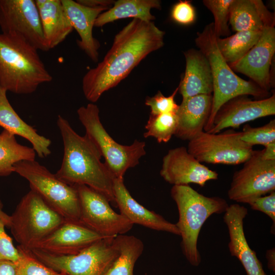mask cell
<instances>
[{
	"label": "cell",
	"mask_w": 275,
	"mask_h": 275,
	"mask_svg": "<svg viewBox=\"0 0 275 275\" xmlns=\"http://www.w3.org/2000/svg\"><path fill=\"white\" fill-rule=\"evenodd\" d=\"M164 34L153 21L133 19L116 35L102 61L84 76L86 98L95 103L118 85L149 54L163 46Z\"/></svg>",
	"instance_id": "obj_1"
},
{
	"label": "cell",
	"mask_w": 275,
	"mask_h": 275,
	"mask_svg": "<svg viewBox=\"0 0 275 275\" xmlns=\"http://www.w3.org/2000/svg\"><path fill=\"white\" fill-rule=\"evenodd\" d=\"M79 4L90 8H104L108 10L115 3L112 0H77Z\"/></svg>",
	"instance_id": "obj_38"
},
{
	"label": "cell",
	"mask_w": 275,
	"mask_h": 275,
	"mask_svg": "<svg viewBox=\"0 0 275 275\" xmlns=\"http://www.w3.org/2000/svg\"><path fill=\"white\" fill-rule=\"evenodd\" d=\"M119 254L103 275H133L135 263L144 250L143 242L134 236L115 237Z\"/></svg>",
	"instance_id": "obj_27"
},
{
	"label": "cell",
	"mask_w": 275,
	"mask_h": 275,
	"mask_svg": "<svg viewBox=\"0 0 275 275\" xmlns=\"http://www.w3.org/2000/svg\"><path fill=\"white\" fill-rule=\"evenodd\" d=\"M212 95L201 94L183 99L177 112L178 125L175 135L190 141L203 131L209 118Z\"/></svg>",
	"instance_id": "obj_21"
},
{
	"label": "cell",
	"mask_w": 275,
	"mask_h": 275,
	"mask_svg": "<svg viewBox=\"0 0 275 275\" xmlns=\"http://www.w3.org/2000/svg\"><path fill=\"white\" fill-rule=\"evenodd\" d=\"M78 119L86 130V135L94 145L115 178L123 179L127 170L139 163L146 154L144 142L135 140L130 145L115 141L108 133L100 119L99 110L93 103L77 111Z\"/></svg>",
	"instance_id": "obj_6"
},
{
	"label": "cell",
	"mask_w": 275,
	"mask_h": 275,
	"mask_svg": "<svg viewBox=\"0 0 275 275\" xmlns=\"http://www.w3.org/2000/svg\"><path fill=\"white\" fill-rule=\"evenodd\" d=\"M240 139L252 147L256 145L265 147L275 142V120L258 127H252L249 125L244 126L242 131H240Z\"/></svg>",
	"instance_id": "obj_32"
},
{
	"label": "cell",
	"mask_w": 275,
	"mask_h": 275,
	"mask_svg": "<svg viewBox=\"0 0 275 275\" xmlns=\"http://www.w3.org/2000/svg\"><path fill=\"white\" fill-rule=\"evenodd\" d=\"M240 136V131L231 129L215 134L203 131L189 141L187 150L201 163L239 164L250 158L255 151Z\"/></svg>",
	"instance_id": "obj_10"
},
{
	"label": "cell",
	"mask_w": 275,
	"mask_h": 275,
	"mask_svg": "<svg viewBox=\"0 0 275 275\" xmlns=\"http://www.w3.org/2000/svg\"><path fill=\"white\" fill-rule=\"evenodd\" d=\"M0 217L4 221L6 226L9 227L10 224V215L6 213L3 210V204L0 200Z\"/></svg>",
	"instance_id": "obj_42"
},
{
	"label": "cell",
	"mask_w": 275,
	"mask_h": 275,
	"mask_svg": "<svg viewBox=\"0 0 275 275\" xmlns=\"http://www.w3.org/2000/svg\"><path fill=\"white\" fill-rule=\"evenodd\" d=\"M154 8L161 9L160 1L119 0L108 10L99 15L94 26L102 27L115 20L127 18L152 21L155 17L151 13V10Z\"/></svg>",
	"instance_id": "obj_26"
},
{
	"label": "cell",
	"mask_w": 275,
	"mask_h": 275,
	"mask_svg": "<svg viewBox=\"0 0 275 275\" xmlns=\"http://www.w3.org/2000/svg\"><path fill=\"white\" fill-rule=\"evenodd\" d=\"M251 208L255 210L261 211L269 216L272 221L271 232L274 233L275 225V191L269 193V195L255 198L248 203Z\"/></svg>",
	"instance_id": "obj_37"
},
{
	"label": "cell",
	"mask_w": 275,
	"mask_h": 275,
	"mask_svg": "<svg viewBox=\"0 0 275 275\" xmlns=\"http://www.w3.org/2000/svg\"><path fill=\"white\" fill-rule=\"evenodd\" d=\"M66 221L36 192L30 190L10 215L9 228L19 248L28 252Z\"/></svg>",
	"instance_id": "obj_7"
},
{
	"label": "cell",
	"mask_w": 275,
	"mask_h": 275,
	"mask_svg": "<svg viewBox=\"0 0 275 275\" xmlns=\"http://www.w3.org/2000/svg\"><path fill=\"white\" fill-rule=\"evenodd\" d=\"M261 157L265 160H275V142L265 146L261 150Z\"/></svg>",
	"instance_id": "obj_40"
},
{
	"label": "cell",
	"mask_w": 275,
	"mask_h": 275,
	"mask_svg": "<svg viewBox=\"0 0 275 275\" xmlns=\"http://www.w3.org/2000/svg\"><path fill=\"white\" fill-rule=\"evenodd\" d=\"M74 186L79 199L80 224L104 237H115L131 229L133 224L115 212L104 196L85 185Z\"/></svg>",
	"instance_id": "obj_11"
},
{
	"label": "cell",
	"mask_w": 275,
	"mask_h": 275,
	"mask_svg": "<svg viewBox=\"0 0 275 275\" xmlns=\"http://www.w3.org/2000/svg\"><path fill=\"white\" fill-rule=\"evenodd\" d=\"M262 31H241L225 38L217 37L218 49L229 65L241 59L257 42Z\"/></svg>",
	"instance_id": "obj_29"
},
{
	"label": "cell",
	"mask_w": 275,
	"mask_h": 275,
	"mask_svg": "<svg viewBox=\"0 0 275 275\" xmlns=\"http://www.w3.org/2000/svg\"><path fill=\"white\" fill-rule=\"evenodd\" d=\"M217 37L212 22L206 25L201 32H198L195 39L196 45L209 63L213 79L211 110L204 128L205 132L212 128L217 111L229 100L240 95H252L262 99L269 97L268 92L234 73L218 49Z\"/></svg>",
	"instance_id": "obj_4"
},
{
	"label": "cell",
	"mask_w": 275,
	"mask_h": 275,
	"mask_svg": "<svg viewBox=\"0 0 275 275\" xmlns=\"http://www.w3.org/2000/svg\"><path fill=\"white\" fill-rule=\"evenodd\" d=\"M186 67L178 86L182 99L201 94L212 95L213 79L209 63L200 50L194 48L184 52Z\"/></svg>",
	"instance_id": "obj_22"
},
{
	"label": "cell",
	"mask_w": 275,
	"mask_h": 275,
	"mask_svg": "<svg viewBox=\"0 0 275 275\" xmlns=\"http://www.w3.org/2000/svg\"><path fill=\"white\" fill-rule=\"evenodd\" d=\"M61 2L72 26L79 36L78 46L94 62H98L100 43L93 36V28L99 15L107 9L86 7L72 0Z\"/></svg>",
	"instance_id": "obj_20"
},
{
	"label": "cell",
	"mask_w": 275,
	"mask_h": 275,
	"mask_svg": "<svg viewBox=\"0 0 275 275\" xmlns=\"http://www.w3.org/2000/svg\"><path fill=\"white\" fill-rule=\"evenodd\" d=\"M229 23L236 32L262 31L274 27V15L261 0H234L229 15Z\"/></svg>",
	"instance_id": "obj_24"
},
{
	"label": "cell",
	"mask_w": 275,
	"mask_h": 275,
	"mask_svg": "<svg viewBox=\"0 0 275 275\" xmlns=\"http://www.w3.org/2000/svg\"><path fill=\"white\" fill-rule=\"evenodd\" d=\"M7 92L0 87V126L15 135H19L29 141L40 158L48 156L51 153L49 147L51 141L38 133L33 127L19 117L10 103Z\"/></svg>",
	"instance_id": "obj_23"
},
{
	"label": "cell",
	"mask_w": 275,
	"mask_h": 275,
	"mask_svg": "<svg viewBox=\"0 0 275 275\" xmlns=\"http://www.w3.org/2000/svg\"><path fill=\"white\" fill-rule=\"evenodd\" d=\"M178 91L177 87L173 93L168 97L164 96L160 91H158L153 97H147L145 100V105L150 107V114L177 113L179 105L176 102L175 97Z\"/></svg>",
	"instance_id": "obj_34"
},
{
	"label": "cell",
	"mask_w": 275,
	"mask_h": 275,
	"mask_svg": "<svg viewBox=\"0 0 275 275\" xmlns=\"http://www.w3.org/2000/svg\"><path fill=\"white\" fill-rule=\"evenodd\" d=\"M14 170L29 182L31 190L66 221L79 223V199L74 185L65 183L35 160L18 161Z\"/></svg>",
	"instance_id": "obj_8"
},
{
	"label": "cell",
	"mask_w": 275,
	"mask_h": 275,
	"mask_svg": "<svg viewBox=\"0 0 275 275\" xmlns=\"http://www.w3.org/2000/svg\"><path fill=\"white\" fill-rule=\"evenodd\" d=\"M26 252L67 275H103L118 255L119 249L115 237L103 238L74 255H54L36 249Z\"/></svg>",
	"instance_id": "obj_9"
},
{
	"label": "cell",
	"mask_w": 275,
	"mask_h": 275,
	"mask_svg": "<svg viewBox=\"0 0 275 275\" xmlns=\"http://www.w3.org/2000/svg\"><path fill=\"white\" fill-rule=\"evenodd\" d=\"M248 209L238 204L227 207L223 217L230 237L228 247L232 256L236 257L243 265L247 275H266L256 252L246 241L243 229V220Z\"/></svg>",
	"instance_id": "obj_18"
},
{
	"label": "cell",
	"mask_w": 275,
	"mask_h": 275,
	"mask_svg": "<svg viewBox=\"0 0 275 275\" xmlns=\"http://www.w3.org/2000/svg\"><path fill=\"white\" fill-rule=\"evenodd\" d=\"M274 52L275 29L266 27L256 44L241 59L229 66L269 92L273 86L270 68Z\"/></svg>",
	"instance_id": "obj_14"
},
{
	"label": "cell",
	"mask_w": 275,
	"mask_h": 275,
	"mask_svg": "<svg viewBox=\"0 0 275 275\" xmlns=\"http://www.w3.org/2000/svg\"><path fill=\"white\" fill-rule=\"evenodd\" d=\"M171 195L178 210L176 225L182 238V253L190 264L198 266L201 261L197 248L201 229L210 215L225 212L229 205L225 199L205 196L189 185H173Z\"/></svg>",
	"instance_id": "obj_5"
},
{
	"label": "cell",
	"mask_w": 275,
	"mask_h": 275,
	"mask_svg": "<svg viewBox=\"0 0 275 275\" xmlns=\"http://www.w3.org/2000/svg\"><path fill=\"white\" fill-rule=\"evenodd\" d=\"M113 190L116 206L119 208L120 213L132 224L180 235L176 224L168 222L161 215L138 203L126 187L123 179H114Z\"/></svg>",
	"instance_id": "obj_19"
},
{
	"label": "cell",
	"mask_w": 275,
	"mask_h": 275,
	"mask_svg": "<svg viewBox=\"0 0 275 275\" xmlns=\"http://www.w3.org/2000/svg\"><path fill=\"white\" fill-rule=\"evenodd\" d=\"M6 225L0 217V260H9L16 263L21 254L18 248H16L12 238L5 231Z\"/></svg>",
	"instance_id": "obj_35"
},
{
	"label": "cell",
	"mask_w": 275,
	"mask_h": 275,
	"mask_svg": "<svg viewBox=\"0 0 275 275\" xmlns=\"http://www.w3.org/2000/svg\"><path fill=\"white\" fill-rule=\"evenodd\" d=\"M0 28L2 33L19 37L38 50H49L35 1L0 0Z\"/></svg>",
	"instance_id": "obj_12"
},
{
	"label": "cell",
	"mask_w": 275,
	"mask_h": 275,
	"mask_svg": "<svg viewBox=\"0 0 275 275\" xmlns=\"http://www.w3.org/2000/svg\"><path fill=\"white\" fill-rule=\"evenodd\" d=\"M64 145L60 168L55 174L70 185H85L104 196L116 206L114 190L115 177L101 161L98 151L85 135L81 136L69 122L59 115L57 121Z\"/></svg>",
	"instance_id": "obj_2"
},
{
	"label": "cell",
	"mask_w": 275,
	"mask_h": 275,
	"mask_svg": "<svg viewBox=\"0 0 275 275\" xmlns=\"http://www.w3.org/2000/svg\"><path fill=\"white\" fill-rule=\"evenodd\" d=\"M232 177L228 196L231 200L248 203L275 190V160H265L261 151H254Z\"/></svg>",
	"instance_id": "obj_13"
},
{
	"label": "cell",
	"mask_w": 275,
	"mask_h": 275,
	"mask_svg": "<svg viewBox=\"0 0 275 275\" xmlns=\"http://www.w3.org/2000/svg\"><path fill=\"white\" fill-rule=\"evenodd\" d=\"M36 152L32 147L19 144L15 135L3 129L0 133V176L14 172V166L21 160H35Z\"/></svg>",
	"instance_id": "obj_28"
},
{
	"label": "cell",
	"mask_w": 275,
	"mask_h": 275,
	"mask_svg": "<svg viewBox=\"0 0 275 275\" xmlns=\"http://www.w3.org/2000/svg\"><path fill=\"white\" fill-rule=\"evenodd\" d=\"M160 174L174 185L195 183L203 187L208 181L218 178L217 172L200 162L184 147L168 151L163 157Z\"/></svg>",
	"instance_id": "obj_16"
},
{
	"label": "cell",
	"mask_w": 275,
	"mask_h": 275,
	"mask_svg": "<svg viewBox=\"0 0 275 275\" xmlns=\"http://www.w3.org/2000/svg\"><path fill=\"white\" fill-rule=\"evenodd\" d=\"M44 36L49 50L62 42L73 28L61 0H36Z\"/></svg>",
	"instance_id": "obj_25"
},
{
	"label": "cell",
	"mask_w": 275,
	"mask_h": 275,
	"mask_svg": "<svg viewBox=\"0 0 275 275\" xmlns=\"http://www.w3.org/2000/svg\"><path fill=\"white\" fill-rule=\"evenodd\" d=\"M234 0H204L203 4L214 16V28L217 37L231 34L228 23L230 8Z\"/></svg>",
	"instance_id": "obj_31"
},
{
	"label": "cell",
	"mask_w": 275,
	"mask_h": 275,
	"mask_svg": "<svg viewBox=\"0 0 275 275\" xmlns=\"http://www.w3.org/2000/svg\"><path fill=\"white\" fill-rule=\"evenodd\" d=\"M178 125L176 113H166L159 115L150 114L145 125V138L152 137L158 143H167L175 135Z\"/></svg>",
	"instance_id": "obj_30"
},
{
	"label": "cell",
	"mask_w": 275,
	"mask_h": 275,
	"mask_svg": "<svg viewBox=\"0 0 275 275\" xmlns=\"http://www.w3.org/2000/svg\"><path fill=\"white\" fill-rule=\"evenodd\" d=\"M171 17L176 22L182 25H189L196 18V10L189 1H179L172 7Z\"/></svg>",
	"instance_id": "obj_36"
},
{
	"label": "cell",
	"mask_w": 275,
	"mask_h": 275,
	"mask_svg": "<svg viewBox=\"0 0 275 275\" xmlns=\"http://www.w3.org/2000/svg\"><path fill=\"white\" fill-rule=\"evenodd\" d=\"M103 238L78 223L65 221L35 249L54 255H74Z\"/></svg>",
	"instance_id": "obj_17"
},
{
	"label": "cell",
	"mask_w": 275,
	"mask_h": 275,
	"mask_svg": "<svg viewBox=\"0 0 275 275\" xmlns=\"http://www.w3.org/2000/svg\"><path fill=\"white\" fill-rule=\"evenodd\" d=\"M0 275H17L16 263L9 260H0Z\"/></svg>",
	"instance_id": "obj_39"
},
{
	"label": "cell",
	"mask_w": 275,
	"mask_h": 275,
	"mask_svg": "<svg viewBox=\"0 0 275 275\" xmlns=\"http://www.w3.org/2000/svg\"><path fill=\"white\" fill-rule=\"evenodd\" d=\"M268 269L274 272L275 271V251L274 248L268 250L266 253Z\"/></svg>",
	"instance_id": "obj_41"
},
{
	"label": "cell",
	"mask_w": 275,
	"mask_h": 275,
	"mask_svg": "<svg viewBox=\"0 0 275 275\" xmlns=\"http://www.w3.org/2000/svg\"><path fill=\"white\" fill-rule=\"evenodd\" d=\"M21 254L17 265V275H67L44 265L30 253L17 248Z\"/></svg>",
	"instance_id": "obj_33"
},
{
	"label": "cell",
	"mask_w": 275,
	"mask_h": 275,
	"mask_svg": "<svg viewBox=\"0 0 275 275\" xmlns=\"http://www.w3.org/2000/svg\"><path fill=\"white\" fill-rule=\"evenodd\" d=\"M52 80L37 49L19 37L0 33V87L29 94Z\"/></svg>",
	"instance_id": "obj_3"
},
{
	"label": "cell",
	"mask_w": 275,
	"mask_h": 275,
	"mask_svg": "<svg viewBox=\"0 0 275 275\" xmlns=\"http://www.w3.org/2000/svg\"><path fill=\"white\" fill-rule=\"evenodd\" d=\"M275 114V95L253 100L248 95L235 97L224 103L217 111L212 128L207 132L218 133L222 130L238 128L256 119Z\"/></svg>",
	"instance_id": "obj_15"
}]
</instances>
